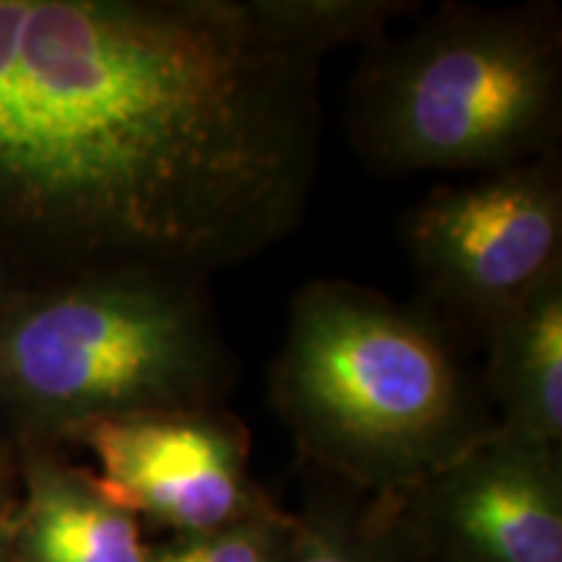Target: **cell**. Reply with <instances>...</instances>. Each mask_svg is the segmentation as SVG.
Listing matches in <instances>:
<instances>
[{"mask_svg":"<svg viewBox=\"0 0 562 562\" xmlns=\"http://www.w3.org/2000/svg\"><path fill=\"white\" fill-rule=\"evenodd\" d=\"M402 243L430 305L484 341L562 271L560 154L432 188L404 214Z\"/></svg>","mask_w":562,"mask_h":562,"instance_id":"cell-4","label":"cell"},{"mask_svg":"<svg viewBox=\"0 0 562 562\" xmlns=\"http://www.w3.org/2000/svg\"><path fill=\"white\" fill-rule=\"evenodd\" d=\"M297 539V516L277 505L222 529L170 537L149 547L146 562H290Z\"/></svg>","mask_w":562,"mask_h":562,"instance_id":"cell-11","label":"cell"},{"mask_svg":"<svg viewBox=\"0 0 562 562\" xmlns=\"http://www.w3.org/2000/svg\"><path fill=\"white\" fill-rule=\"evenodd\" d=\"M422 562H562L560 451L492 430L398 495Z\"/></svg>","mask_w":562,"mask_h":562,"instance_id":"cell-6","label":"cell"},{"mask_svg":"<svg viewBox=\"0 0 562 562\" xmlns=\"http://www.w3.org/2000/svg\"><path fill=\"white\" fill-rule=\"evenodd\" d=\"M237 362L201 281L100 273L0 321V393L50 425L224 406Z\"/></svg>","mask_w":562,"mask_h":562,"instance_id":"cell-3","label":"cell"},{"mask_svg":"<svg viewBox=\"0 0 562 562\" xmlns=\"http://www.w3.org/2000/svg\"><path fill=\"white\" fill-rule=\"evenodd\" d=\"M21 11H24V0H0V87H3V76L16 47Z\"/></svg>","mask_w":562,"mask_h":562,"instance_id":"cell-12","label":"cell"},{"mask_svg":"<svg viewBox=\"0 0 562 562\" xmlns=\"http://www.w3.org/2000/svg\"><path fill=\"white\" fill-rule=\"evenodd\" d=\"M344 128L381 175L501 172L560 154L558 5L446 3L368 45Z\"/></svg>","mask_w":562,"mask_h":562,"instance_id":"cell-2","label":"cell"},{"mask_svg":"<svg viewBox=\"0 0 562 562\" xmlns=\"http://www.w3.org/2000/svg\"><path fill=\"white\" fill-rule=\"evenodd\" d=\"M21 524L24 562H146L138 518L112 503L94 480L37 461Z\"/></svg>","mask_w":562,"mask_h":562,"instance_id":"cell-8","label":"cell"},{"mask_svg":"<svg viewBox=\"0 0 562 562\" xmlns=\"http://www.w3.org/2000/svg\"><path fill=\"white\" fill-rule=\"evenodd\" d=\"M290 562H422L398 495H364L328 480L311 490L297 516Z\"/></svg>","mask_w":562,"mask_h":562,"instance_id":"cell-9","label":"cell"},{"mask_svg":"<svg viewBox=\"0 0 562 562\" xmlns=\"http://www.w3.org/2000/svg\"><path fill=\"white\" fill-rule=\"evenodd\" d=\"M250 5L279 40L315 58L351 42L372 45L419 9L412 0H250Z\"/></svg>","mask_w":562,"mask_h":562,"instance_id":"cell-10","label":"cell"},{"mask_svg":"<svg viewBox=\"0 0 562 562\" xmlns=\"http://www.w3.org/2000/svg\"><path fill=\"white\" fill-rule=\"evenodd\" d=\"M269 398L302 459L364 495H404L495 430L440 321L344 279L292 297Z\"/></svg>","mask_w":562,"mask_h":562,"instance_id":"cell-1","label":"cell"},{"mask_svg":"<svg viewBox=\"0 0 562 562\" xmlns=\"http://www.w3.org/2000/svg\"><path fill=\"white\" fill-rule=\"evenodd\" d=\"M484 391L495 430L531 446L562 448V271L484 336Z\"/></svg>","mask_w":562,"mask_h":562,"instance_id":"cell-7","label":"cell"},{"mask_svg":"<svg viewBox=\"0 0 562 562\" xmlns=\"http://www.w3.org/2000/svg\"><path fill=\"white\" fill-rule=\"evenodd\" d=\"M112 503L172 537L243 521L271 501L252 482L243 422L216 409L102 419L79 430Z\"/></svg>","mask_w":562,"mask_h":562,"instance_id":"cell-5","label":"cell"},{"mask_svg":"<svg viewBox=\"0 0 562 562\" xmlns=\"http://www.w3.org/2000/svg\"><path fill=\"white\" fill-rule=\"evenodd\" d=\"M0 562H5V558H3V547H0Z\"/></svg>","mask_w":562,"mask_h":562,"instance_id":"cell-13","label":"cell"}]
</instances>
